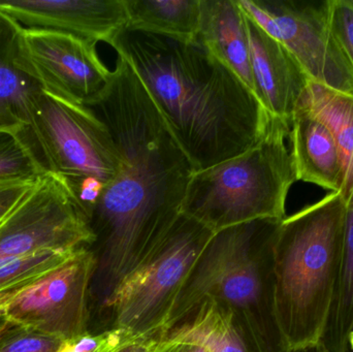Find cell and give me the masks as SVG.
<instances>
[{"instance_id": "4dcf8cb0", "label": "cell", "mask_w": 353, "mask_h": 352, "mask_svg": "<svg viewBox=\"0 0 353 352\" xmlns=\"http://www.w3.org/2000/svg\"><path fill=\"white\" fill-rule=\"evenodd\" d=\"M343 352H353V324L346 336L345 345H344Z\"/></svg>"}, {"instance_id": "484cf974", "label": "cell", "mask_w": 353, "mask_h": 352, "mask_svg": "<svg viewBox=\"0 0 353 352\" xmlns=\"http://www.w3.org/2000/svg\"><path fill=\"white\" fill-rule=\"evenodd\" d=\"M23 126L24 124L20 120L17 119L8 112L0 110V130H20Z\"/></svg>"}, {"instance_id": "9c48e42d", "label": "cell", "mask_w": 353, "mask_h": 352, "mask_svg": "<svg viewBox=\"0 0 353 352\" xmlns=\"http://www.w3.org/2000/svg\"><path fill=\"white\" fill-rule=\"evenodd\" d=\"M93 241L74 191L53 173L39 178L0 222V260L43 250L77 251Z\"/></svg>"}, {"instance_id": "6da1fadb", "label": "cell", "mask_w": 353, "mask_h": 352, "mask_svg": "<svg viewBox=\"0 0 353 352\" xmlns=\"http://www.w3.org/2000/svg\"><path fill=\"white\" fill-rule=\"evenodd\" d=\"M86 107L109 128L121 167L89 218L95 268L89 287V328L122 279L180 216L193 169L146 87L118 55L103 90Z\"/></svg>"}, {"instance_id": "d6a6232c", "label": "cell", "mask_w": 353, "mask_h": 352, "mask_svg": "<svg viewBox=\"0 0 353 352\" xmlns=\"http://www.w3.org/2000/svg\"><path fill=\"white\" fill-rule=\"evenodd\" d=\"M350 1H352V4H353V0H350Z\"/></svg>"}, {"instance_id": "8fae6325", "label": "cell", "mask_w": 353, "mask_h": 352, "mask_svg": "<svg viewBox=\"0 0 353 352\" xmlns=\"http://www.w3.org/2000/svg\"><path fill=\"white\" fill-rule=\"evenodd\" d=\"M22 70L46 93L86 107L111 78L97 43L74 35L41 28H23L19 45Z\"/></svg>"}, {"instance_id": "52a82bcc", "label": "cell", "mask_w": 353, "mask_h": 352, "mask_svg": "<svg viewBox=\"0 0 353 352\" xmlns=\"http://www.w3.org/2000/svg\"><path fill=\"white\" fill-rule=\"evenodd\" d=\"M214 231L180 214L103 305L91 334L124 330L145 340L165 332L181 287Z\"/></svg>"}, {"instance_id": "4fadbf2b", "label": "cell", "mask_w": 353, "mask_h": 352, "mask_svg": "<svg viewBox=\"0 0 353 352\" xmlns=\"http://www.w3.org/2000/svg\"><path fill=\"white\" fill-rule=\"evenodd\" d=\"M246 26L253 92L270 115L290 124L310 78L294 56L247 14Z\"/></svg>"}, {"instance_id": "d6986e66", "label": "cell", "mask_w": 353, "mask_h": 352, "mask_svg": "<svg viewBox=\"0 0 353 352\" xmlns=\"http://www.w3.org/2000/svg\"><path fill=\"white\" fill-rule=\"evenodd\" d=\"M23 28L18 21L0 10V110L25 125L30 95L41 87L22 70L19 62Z\"/></svg>"}, {"instance_id": "83f0119b", "label": "cell", "mask_w": 353, "mask_h": 352, "mask_svg": "<svg viewBox=\"0 0 353 352\" xmlns=\"http://www.w3.org/2000/svg\"><path fill=\"white\" fill-rule=\"evenodd\" d=\"M151 340H139L124 347L119 352H149Z\"/></svg>"}, {"instance_id": "ffe728a7", "label": "cell", "mask_w": 353, "mask_h": 352, "mask_svg": "<svg viewBox=\"0 0 353 352\" xmlns=\"http://www.w3.org/2000/svg\"><path fill=\"white\" fill-rule=\"evenodd\" d=\"M343 249L335 298L321 342L329 352H343L353 324V194L345 202Z\"/></svg>"}, {"instance_id": "d4e9b609", "label": "cell", "mask_w": 353, "mask_h": 352, "mask_svg": "<svg viewBox=\"0 0 353 352\" xmlns=\"http://www.w3.org/2000/svg\"><path fill=\"white\" fill-rule=\"evenodd\" d=\"M35 182L0 183V222L31 189Z\"/></svg>"}, {"instance_id": "cb8c5ba5", "label": "cell", "mask_w": 353, "mask_h": 352, "mask_svg": "<svg viewBox=\"0 0 353 352\" xmlns=\"http://www.w3.org/2000/svg\"><path fill=\"white\" fill-rule=\"evenodd\" d=\"M331 26L353 66V4L350 0H330Z\"/></svg>"}, {"instance_id": "44dd1931", "label": "cell", "mask_w": 353, "mask_h": 352, "mask_svg": "<svg viewBox=\"0 0 353 352\" xmlns=\"http://www.w3.org/2000/svg\"><path fill=\"white\" fill-rule=\"evenodd\" d=\"M47 173L26 125L0 130V183L35 182Z\"/></svg>"}, {"instance_id": "ba28073f", "label": "cell", "mask_w": 353, "mask_h": 352, "mask_svg": "<svg viewBox=\"0 0 353 352\" xmlns=\"http://www.w3.org/2000/svg\"><path fill=\"white\" fill-rule=\"evenodd\" d=\"M243 12L282 43L312 82L353 95V66L331 26L330 0H238Z\"/></svg>"}, {"instance_id": "7402d4cb", "label": "cell", "mask_w": 353, "mask_h": 352, "mask_svg": "<svg viewBox=\"0 0 353 352\" xmlns=\"http://www.w3.org/2000/svg\"><path fill=\"white\" fill-rule=\"evenodd\" d=\"M77 251L43 250L0 260V293L30 287L68 262Z\"/></svg>"}, {"instance_id": "277c9868", "label": "cell", "mask_w": 353, "mask_h": 352, "mask_svg": "<svg viewBox=\"0 0 353 352\" xmlns=\"http://www.w3.org/2000/svg\"><path fill=\"white\" fill-rule=\"evenodd\" d=\"M281 222L256 219L214 233L181 287L165 330L211 299L246 316L275 351H283L274 314V245Z\"/></svg>"}, {"instance_id": "f1b7e54d", "label": "cell", "mask_w": 353, "mask_h": 352, "mask_svg": "<svg viewBox=\"0 0 353 352\" xmlns=\"http://www.w3.org/2000/svg\"><path fill=\"white\" fill-rule=\"evenodd\" d=\"M281 352H329L327 351L323 343L319 344L308 345V346L300 347V349H290V351H282Z\"/></svg>"}, {"instance_id": "30bf717a", "label": "cell", "mask_w": 353, "mask_h": 352, "mask_svg": "<svg viewBox=\"0 0 353 352\" xmlns=\"http://www.w3.org/2000/svg\"><path fill=\"white\" fill-rule=\"evenodd\" d=\"M95 262L88 248L21 291L4 309L6 320L66 341L88 333L89 287Z\"/></svg>"}, {"instance_id": "603a6c76", "label": "cell", "mask_w": 353, "mask_h": 352, "mask_svg": "<svg viewBox=\"0 0 353 352\" xmlns=\"http://www.w3.org/2000/svg\"><path fill=\"white\" fill-rule=\"evenodd\" d=\"M62 342L56 337L14 324L0 337V352H56Z\"/></svg>"}, {"instance_id": "1f68e13d", "label": "cell", "mask_w": 353, "mask_h": 352, "mask_svg": "<svg viewBox=\"0 0 353 352\" xmlns=\"http://www.w3.org/2000/svg\"><path fill=\"white\" fill-rule=\"evenodd\" d=\"M185 344H187V346H188L187 352H209L201 345L188 344V343H185Z\"/></svg>"}, {"instance_id": "7a4b0ae2", "label": "cell", "mask_w": 353, "mask_h": 352, "mask_svg": "<svg viewBox=\"0 0 353 352\" xmlns=\"http://www.w3.org/2000/svg\"><path fill=\"white\" fill-rule=\"evenodd\" d=\"M109 45L134 68L194 173L246 152L265 134L272 116L199 41L124 29Z\"/></svg>"}, {"instance_id": "836d02e7", "label": "cell", "mask_w": 353, "mask_h": 352, "mask_svg": "<svg viewBox=\"0 0 353 352\" xmlns=\"http://www.w3.org/2000/svg\"><path fill=\"white\" fill-rule=\"evenodd\" d=\"M149 349H150V346H149Z\"/></svg>"}, {"instance_id": "9a60e30c", "label": "cell", "mask_w": 353, "mask_h": 352, "mask_svg": "<svg viewBox=\"0 0 353 352\" xmlns=\"http://www.w3.org/2000/svg\"><path fill=\"white\" fill-rule=\"evenodd\" d=\"M290 141L298 181L341 191L343 163L337 142L330 128L302 105L292 116Z\"/></svg>"}, {"instance_id": "f546056e", "label": "cell", "mask_w": 353, "mask_h": 352, "mask_svg": "<svg viewBox=\"0 0 353 352\" xmlns=\"http://www.w3.org/2000/svg\"><path fill=\"white\" fill-rule=\"evenodd\" d=\"M56 352H85L76 349L70 340L63 341L59 349Z\"/></svg>"}, {"instance_id": "ac0fdd59", "label": "cell", "mask_w": 353, "mask_h": 352, "mask_svg": "<svg viewBox=\"0 0 353 352\" xmlns=\"http://www.w3.org/2000/svg\"><path fill=\"white\" fill-rule=\"evenodd\" d=\"M299 105L306 107L331 130L343 163L344 202L353 194V95L310 81Z\"/></svg>"}, {"instance_id": "7c38bea8", "label": "cell", "mask_w": 353, "mask_h": 352, "mask_svg": "<svg viewBox=\"0 0 353 352\" xmlns=\"http://www.w3.org/2000/svg\"><path fill=\"white\" fill-rule=\"evenodd\" d=\"M0 10L29 28L49 29L97 43L126 29L124 0H0Z\"/></svg>"}, {"instance_id": "4316f807", "label": "cell", "mask_w": 353, "mask_h": 352, "mask_svg": "<svg viewBox=\"0 0 353 352\" xmlns=\"http://www.w3.org/2000/svg\"><path fill=\"white\" fill-rule=\"evenodd\" d=\"M20 291L21 289H14V291L0 293V316H3L4 309H6V306L12 302V300L14 299Z\"/></svg>"}, {"instance_id": "2e32d148", "label": "cell", "mask_w": 353, "mask_h": 352, "mask_svg": "<svg viewBox=\"0 0 353 352\" xmlns=\"http://www.w3.org/2000/svg\"><path fill=\"white\" fill-rule=\"evenodd\" d=\"M199 43L253 92L246 14L238 0H199Z\"/></svg>"}, {"instance_id": "8992f818", "label": "cell", "mask_w": 353, "mask_h": 352, "mask_svg": "<svg viewBox=\"0 0 353 352\" xmlns=\"http://www.w3.org/2000/svg\"><path fill=\"white\" fill-rule=\"evenodd\" d=\"M25 125L46 171L66 180L89 220L121 167L109 128L88 107L41 88L30 95Z\"/></svg>"}, {"instance_id": "3957f363", "label": "cell", "mask_w": 353, "mask_h": 352, "mask_svg": "<svg viewBox=\"0 0 353 352\" xmlns=\"http://www.w3.org/2000/svg\"><path fill=\"white\" fill-rule=\"evenodd\" d=\"M346 205L330 192L280 225L274 245V314L283 351L319 344L335 298Z\"/></svg>"}, {"instance_id": "e0dca14e", "label": "cell", "mask_w": 353, "mask_h": 352, "mask_svg": "<svg viewBox=\"0 0 353 352\" xmlns=\"http://www.w3.org/2000/svg\"><path fill=\"white\" fill-rule=\"evenodd\" d=\"M126 29L181 43L199 41V0H124Z\"/></svg>"}, {"instance_id": "5bb4252c", "label": "cell", "mask_w": 353, "mask_h": 352, "mask_svg": "<svg viewBox=\"0 0 353 352\" xmlns=\"http://www.w3.org/2000/svg\"><path fill=\"white\" fill-rule=\"evenodd\" d=\"M159 339L201 345L209 352H279L246 316L211 299L199 302Z\"/></svg>"}, {"instance_id": "5b68a950", "label": "cell", "mask_w": 353, "mask_h": 352, "mask_svg": "<svg viewBox=\"0 0 353 352\" xmlns=\"http://www.w3.org/2000/svg\"><path fill=\"white\" fill-rule=\"evenodd\" d=\"M290 132V123L272 116L254 147L193 173L181 214L214 233L256 219L283 220L288 192L298 181L286 146Z\"/></svg>"}]
</instances>
